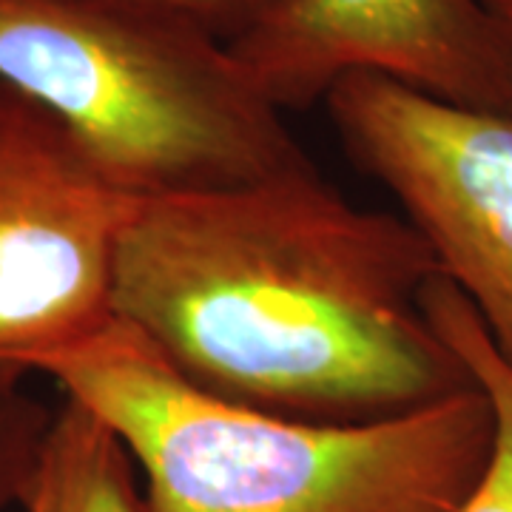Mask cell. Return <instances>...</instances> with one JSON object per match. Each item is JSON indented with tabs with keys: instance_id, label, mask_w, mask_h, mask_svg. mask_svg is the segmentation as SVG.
I'll use <instances>...</instances> for the list:
<instances>
[{
	"instance_id": "obj_1",
	"label": "cell",
	"mask_w": 512,
	"mask_h": 512,
	"mask_svg": "<svg viewBox=\"0 0 512 512\" xmlns=\"http://www.w3.org/2000/svg\"><path fill=\"white\" fill-rule=\"evenodd\" d=\"M436 276L402 214L359 208L308 168L140 197L117 245L111 311L211 396L362 424L476 384L421 305Z\"/></svg>"
},
{
	"instance_id": "obj_2",
	"label": "cell",
	"mask_w": 512,
	"mask_h": 512,
	"mask_svg": "<svg viewBox=\"0 0 512 512\" xmlns=\"http://www.w3.org/2000/svg\"><path fill=\"white\" fill-rule=\"evenodd\" d=\"M37 373L126 444L146 512H456L493 450L478 384L390 419H291L205 393L117 316Z\"/></svg>"
},
{
	"instance_id": "obj_3",
	"label": "cell",
	"mask_w": 512,
	"mask_h": 512,
	"mask_svg": "<svg viewBox=\"0 0 512 512\" xmlns=\"http://www.w3.org/2000/svg\"><path fill=\"white\" fill-rule=\"evenodd\" d=\"M0 80L57 114L134 197L316 168L231 46L120 0H0Z\"/></svg>"
},
{
	"instance_id": "obj_4",
	"label": "cell",
	"mask_w": 512,
	"mask_h": 512,
	"mask_svg": "<svg viewBox=\"0 0 512 512\" xmlns=\"http://www.w3.org/2000/svg\"><path fill=\"white\" fill-rule=\"evenodd\" d=\"M322 103L350 160L399 202L512 367V117L370 72L342 77Z\"/></svg>"
},
{
	"instance_id": "obj_5",
	"label": "cell",
	"mask_w": 512,
	"mask_h": 512,
	"mask_svg": "<svg viewBox=\"0 0 512 512\" xmlns=\"http://www.w3.org/2000/svg\"><path fill=\"white\" fill-rule=\"evenodd\" d=\"M134 197L57 114L0 80V373L106 328Z\"/></svg>"
},
{
	"instance_id": "obj_6",
	"label": "cell",
	"mask_w": 512,
	"mask_h": 512,
	"mask_svg": "<svg viewBox=\"0 0 512 512\" xmlns=\"http://www.w3.org/2000/svg\"><path fill=\"white\" fill-rule=\"evenodd\" d=\"M276 109H308L370 72L512 117V40L487 0H285L228 43Z\"/></svg>"
},
{
	"instance_id": "obj_7",
	"label": "cell",
	"mask_w": 512,
	"mask_h": 512,
	"mask_svg": "<svg viewBox=\"0 0 512 512\" xmlns=\"http://www.w3.org/2000/svg\"><path fill=\"white\" fill-rule=\"evenodd\" d=\"M23 512H146L126 444L89 407L63 396Z\"/></svg>"
},
{
	"instance_id": "obj_8",
	"label": "cell",
	"mask_w": 512,
	"mask_h": 512,
	"mask_svg": "<svg viewBox=\"0 0 512 512\" xmlns=\"http://www.w3.org/2000/svg\"><path fill=\"white\" fill-rule=\"evenodd\" d=\"M421 305L493 410L490 461L456 512H512V367L498 356L470 302L447 279H433Z\"/></svg>"
},
{
	"instance_id": "obj_9",
	"label": "cell",
	"mask_w": 512,
	"mask_h": 512,
	"mask_svg": "<svg viewBox=\"0 0 512 512\" xmlns=\"http://www.w3.org/2000/svg\"><path fill=\"white\" fill-rule=\"evenodd\" d=\"M23 379L0 373V512L26 507L55 419V410L35 399Z\"/></svg>"
},
{
	"instance_id": "obj_10",
	"label": "cell",
	"mask_w": 512,
	"mask_h": 512,
	"mask_svg": "<svg viewBox=\"0 0 512 512\" xmlns=\"http://www.w3.org/2000/svg\"><path fill=\"white\" fill-rule=\"evenodd\" d=\"M120 3L160 9L197 23L211 35L222 37L225 43H234L245 32H251L256 23L274 15L285 0H120Z\"/></svg>"
},
{
	"instance_id": "obj_11",
	"label": "cell",
	"mask_w": 512,
	"mask_h": 512,
	"mask_svg": "<svg viewBox=\"0 0 512 512\" xmlns=\"http://www.w3.org/2000/svg\"><path fill=\"white\" fill-rule=\"evenodd\" d=\"M487 6L493 9V15L498 23L504 26V32L512 40V0H487Z\"/></svg>"
}]
</instances>
